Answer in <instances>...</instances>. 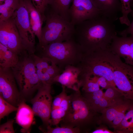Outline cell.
<instances>
[{"instance_id": "16", "label": "cell", "mask_w": 133, "mask_h": 133, "mask_svg": "<svg viewBox=\"0 0 133 133\" xmlns=\"http://www.w3.org/2000/svg\"><path fill=\"white\" fill-rule=\"evenodd\" d=\"M15 119L17 123L22 127L20 132L22 133H30L34 121V115L32 108L25 102L23 99L17 107Z\"/></svg>"}, {"instance_id": "10", "label": "cell", "mask_w": 133, "mask_h": 133, "mask_svg": "<svg viewBox=\"0 0 133 133\" xmlns=\"http://www.w3.org/2000/svg\"><path fill=\"white\" fill-rule=\"evenodd\" d=\"M16 83L11 68L0 66V95L7 102L17 107L23 99Z\"/></svg>"}, {"instance_id": "27", "label": "cell", "mask_w": 133, "mask_h": 133, "mask_svg": "<svg viewBox=\"0 0 133 133\" xmlns=\"http://www.w3.org/2000/svg\"><path fill=\"white\" fill-rule=\"evenodd\" d=\"M121 5L122 16L119 18L121 24H125L129 26L131 23L128 18V14L132 11L131 8L130 0H120Z\"/></svg>"}, {"instance_id": "4", "label": "cell", "mask_w": 133, "mask_h": 133, "mask_svg": "<svg viewBox=\"0 0 133 133\" xmlns=\"http://www.w3.org/2000/svg\"><path fill=\"white\" fill-rule=\"evenodd\" d=\"M18 62L11 69L23 99L30 97L42 83L36 72L31 54L25 50L19 55Z\"/></svg>"}, {"instance_id": "9", "label": "cell", "mask_w": 133, "mask_h": 133, "mask_svg": "<svg viewBox=\"0 0 133 133\" xmlns=\"http://www.w3.org/2000/svg\"><path fill=\"white\" fill-rule=\"evenodd\" d=\"M51 86L42 83L36 94L30 100L34 115L39 117L42 121L43 125L39 128L40 129L49 125L52 102Z\"/></svg>"}, {"instance_id": "12", "label": "cell", "mask_w": 133, "mask_h": 133, "mask_svg": "<svg viewBox=\"0 0 133 133\" xmlns=\"http://www.w3.org/2000/svg\"><path fill=\"white\" fill-rule=\"evenodd\" d=\"M69 9L70 22L75 26L86 20L102 15L90 0H73Z\"/></svg>"}, {"instance_id": "28", "label": "cell", "mask_w": 133, "mask_h": 133, "mask_svg": "<svg viewBox=\"0 0 133 133\" xmlns=\"http://www.w3.org/2000/svg\"><path fill=\"white\" fill-rule=\"evenodd\" d=\"M39 129L43 133H80L79 129L77 128L58 126L53 128L49 125L44 128Z\"/></svg>"}, {"instance_id": "30", "label": "cell", "mask_w": 133, "mask_h": 133, "mask_svg": "<svg viewBox=\"0 0 133 133\" xmlns=\"http://www.w3.org/2000/svg\"><path fill=\"white\" fill-rule=\"evenodd\" d=\"M103 97L109 100H117L124 97L118 90L112 86L106 89Z\"/></svg>"}, {"instance_id": "2", "label": "cell", "mask_w": 133, "mask_h": 133, "mask_svg": "<svg viewBox=\"0 0 133 133\" xmlns=\"http://www.w3.org/2000/svg\"><path fill=\"white\" fill-rule=\"evenodd\" d=\"M69 96L68 109L60 124L61 126L79 129L80 133H88L100 124L98 113L93 110L80 90Z\"/></svg>"}, {"instance_id": "6", "label": "cell", "mask_w": 133, "mask_h": 133, "mask_svg": "<svg viewBox=\"0 0 133 133\" xmlns=\"http://www.w3.org/2000/svg\"><path fill=\"white\" fill-rule=\"evenodd\" d=\"M76 66L80 70V76L104 77L117 89L114 82L112 68L107 59L105 50L83 53L81 62Z\"/></svg>"}, {"instance_id": "29", "label": "cell", "mask_w": 133, "mask_h": 133, "mask_svg": "<svg viewBox=\"0 0 133 133\" xmlns=\"http://www.w3.org/2000/svg\"><path fill=\"white\" fill-rule=\"evenodd\" d=\"M17 107L14 106L5 100L0 95V120L11 113L17 111Z\"/></svg>"}, {"instance_id": "37", "label": "cell", "mask_w": 133, "mask_h": 133, "mask_svg": "<svg viewBox=\"0 0 133 133\" xmlns=\"http://www.w3.org/2000/svg\"><path fill=\"white\" fill-rule=\"evenodd\" d=\"M100 126L97 127L91 133H114V132H112L107 127L101 124Z\"/></svg>"}, {"instance_id": "11", "label": "cell", "mask_w": 133, "mask_h": 133, "mask_svg": "<svg viewBox=\"0 0 133 133\" xmlns=\"http://www.w3.org/2000/svg\"><path fill=\"white\" fill-rule=\"evenodd\" d=\"M0 43L19 55L25 50L11 17L0 22Z\"/></svg>"}, {"instance_id": "23", "label": "cell", "mask_w": 133, "mask_h": 133, "mask_svg": "<svg viewBox=\"0 0 133 133\" xmlns=\"http://www.w3.org/2000/svg\"><path fill=\"white\" fill-rule=\"evenodd\" d=\"M113 129L115 133H133V104L121 122Z\"/></svg>"}, {"instance_id": "5", "label": "cell", "mask_w": 133, "mask_h": 133, "mask_svg": "<svg viewBox=\"0 0 133 133\" xmlns=\"http://www.w3.org/2000/svg\"><path fill=\"white\" fill-rule=\"evenodd\" d=\"M46 23L42 28L41 39L37 45L44 46L54 42H62L74 37L75 26L51 9L45 13Z\"/></svg>"}, {"instance_id": "24", "label": "cell", "mask_w": 133, "mask_h": 133, "mask_svg": "<svg viewBox=\"0 0 133 133\" xmlns=\"http://www.w3.org/2000/svg\"><path fill=\"white\" fill-rule=\"evenodd\" d=\"M20 0H6L0 4V22L12 17L18 8Z\"/></svg>"}, {"instance_id": "20", "label": "cell", "mask_w": 133, "mask_h": 133, "mask_svg": "<svg viewBox=\"0 0 133 133\" xmlns=\"http://www.w3.org/2000/svg\"><path fill=\"white\" fill-rule=\"evenodd\" d=\"M19 55L0 43V66L11 68L19 60Z\"/></svg>"}, {"instance_id": "26", "label": "cell", "mask_w": 133, "mask_h": 133, "mask_svg": "<svg viewBox=\"0 0 133 133\" xmlns=\"http://www.w3.org/2000/svg\"><path fill=\"white\" fill-rule=\"evenodd\" d=\"M79 78L81 83V87H82L83 92L91 93L100 89L98 84L89 77L85 76H79Z\"/></svg>"}, {"instance_id": "31", "label": "cell", "mask_w": 133, "mask_h": 133, "mask_svg": "<svg viewBox=\"0 0 133 133\" xmlns=\"http://www.w3.org/2000/svg\"><path fill=\"white\" fill-rule=\"evenodd\" d=\"M133 104V101H129L120 110L112 122L110 127L114 128L118 125L124 118L125 114Z\"/></svg>"}, {"instance_id": "34", "label": "cell", "mask_w": 133, "mask_h": 133, "mask_svg": "<svg viewBox=\"0 0 133 133\" xmlns=\"http://www.w3.org/2000/svg\"><path fill=\"white\" fill-rule=\"evenodd\" d=\"M14 121L13 119L8 120L5 123L0 126V133H14L13 124Z\"/></svg>"}, {"instance_id": "8", "label": "cell", "mask_w": 133, "mask_h": 133, "mask_svg": "<svg viewBox=\"0 0 133 133\" xmlns=\"http://www.w3.org/2000/svg\"><path fill=\"white\" fill-rule=\"evenodd\" d=\"M11 17L17 29L24 50L30 54L34 53L36 36L32 29L24 0H20L18 6Z\"/></svg>"}, {"instance_id": "14", "label": "cell", "mask_w": 133, "mask_h": 133, "mask_svg": "<svg viewBox=\"0 0 133 133\" xmlns=\"http://www.w3.org/2000/svg\"><path fill=\"white\" fill-rule=\"evenodd\" d=\"M109 50L113 53L123 58L125 63L133 66V37L116 35L113 40Z\"/></svg>"}, {"instance_id": "19", "label": "cell", "mask_w": 133, "mask_h": 133, "mask_svg": "<svg viewBox=\"0 0 133 133\" xmlns=\"http://www.w3.org/2000/svg\"><path fill=\"white\" fill-rule=\"evenodd\" d=\"M130 100L123 97L115 103L102 110L100 116V124H105L110 127L116 116Z\"/></svg>"}, {"instance_id": "35", "label": "cell", "mask_w": 133, "mask_h": 133, "mask_svg": "<svg viewBox=\"0 0 133 133\" xmlns=\"http://www.w3.org/2000/svg\"><path fill=\"white\" fill-rule=\"evenodd\" d=\"M88 77L93 80L97 82L100 86L103 88L107 89L110 87L112 86L109 82L104 77L95 76Z\"/></svg>"}, {"instance_id": "7", "label": "cell", "mask_w": 133, "mask_h": 133, "mask_svg": "<svg viewBox=\"0 0 133 133\" xmlns=\"http://www.w3.org/2000/svg\"><path fill=\"white\" fill-rule=\"evenodd\" d=\"M106 55L112 68L116 88L124 98L133 101V66L123 62L119 56L110 50Z\"/></svg>"}, {"instance_id": "36", "label": "cell", "mask_w": 133, "mask_h": 133, "mask_svg": "<svg viewBox=\"0 0 133 133\" xmlns=\"http://www.w3.org/2000/svg\"><path fill=\"white\" fill-rule=\"evenodd\" d=\"M133 18V10L131 13ZM128 27L124 30L119 31L118 33L121 36H127L130 34L131 36L133 37V19L132 22Z\"/></svg>"}, {"instance_id": "22", "label": "cell", "mask_w": 133, "mask_h": 133, "mask_svg": "<svg viewBox=\"0 0 133 133\" xmlns=\"http://www.w3.org/2000/svg\"><path fill=\"white\" fill-rule=\"evenodd\" d=\"M73 0H49V5L54 11L70 22L69 9Z\"/></svg>"}, {"instance_id": "38", "label": "cell", "mask_w": 133, "mask_h": 133, "mask_svg": "<svg viewBox=\"0 0 133 133\" xmlns=\"http://www.w3.org/2000/svg\"><path fill=\"white\" fill-rule=\"evenodd\" d=\"M6 0H0V4H3Z\"/></svg>"}, {"instance_id": "1", "label": "cell", "mask_w": 133, "mask_h": 133, "mask_svg": "<svg viewBox=\"0 0 133 133\" xmlns=\"http://www.w3.org/2000/svg\"><path fill=\"white\" fill-rule=\"evenodd\" d=\"M114 22L101 15L75 26L74 38L83 53L109 48L113 39L117 35Z\"/></svg>"}, {"instance_id": "25", "label": "cell", "mask_w": 133, "mask_h": 133, "mask_svg": "<svg viewBox=\"0 0 133 133\" xmlns=\"http://www.w3.org/2000/svg\"><path fill=\"white\" fill-rule=\"evenodd\" d=\"M120 99L117 100H109L102 97L88 102L93 110L98 113H100L102 110L115 103Z\"/></svg>"}, {"instance_id": "21", "label": "cell", "mask_w": 133, "mask_h": 133, "mask_svg": "<svg viewBox=\"0 0 133 133\" xmlns=\"http://www.w3.org/2000/svg\"><path fill=\"white\" fill-rule=\"evenodd\" d=\"M69 96L66 94L65 96L59 107L51 110L49 125L58 126L65 115L69 104Z\"/></svg>"}, {"instance_id": "33", "label": "cell", "mask_w": 133, "mask_h": 133, "mask_svg": "<svg viewBox=\"0 0 133 133\" xmlns=\"http://www.w3.org/2000/svg\"><path fill=\"white\" fill-rule=\"evenodd\" d=\"M62 90L61 92L56 96L52 101L51 110L58 108L65 95L67 94L66 87L62 86Z\"/></svg>"}, {"instance_id": "18", "label": "cell", "mask_w": 133, "mask_h": 133, "mask_svg": "<svg viewBox=\"0 0 133 133\" xmlns=\"http://www.w3.org/2000/svg\"><path fill=\"white\" fill-rule=\"evenodd\" d=\"M24 1L28 12L32 29L39 43L41 39L42 26L44 21L31 0H24Z\"/></svg>"}, {"instance_id": "15", "label": "cell", "mask_w": 133, "mask_h": 133, "mask_svg": "<svg viewBox=\"0 0 133 133\" xmlns=\"http://www.w3.org/2000/svg\"><path fill=\"white\" fill-rule=\"evenodd\" d=\"M80 70L76 66L69 65L66 66L63 72L56 77L54 83L58 82L62 86L77 91L80 90L81 83L79 79Z\"/></svg>"}, {"instance_id": "13", "label": "cell", "mask_w": 133, "mask_h": 133, "mask_svg": "<svg viewBox=\"0 0 133 133\" xmlns=\"http://www.w3.org/2000/svg\"><path fill=\"white\" fill-rule=\"evenodd\" d=\"M31 55L40 81L43 83L52 85L54 78L63 71L48 58L39 56L34 53Z\"/></svg>"}, {"instance_id": "32", "label": "cell", "mask_w": 133, "mask_h": 133, "mask_svg": "<svg viewBox=\"0 0 133 133\" xmlns=\"http://www.w3.org/2000/svg\"><path fill=\"white\" fill-rule=\"evenodd\" d=\"M33 5L46 20L45 13L49 5V0H31Z\"/></svg>"}, {"instance_id": "39", "label": "cell", "mask_w": 133, "mask_h": 133, "mask_svg": "<svg viewBox=\"0 0 133 133\" xmlns=\"http://www.w3.org/2000/svg\"><path fill=\"white\" fill-rule=\"evenodd\" d=\"M131 0V7L132 6L133 7V0Z\"/></svg>"}, {"instance_id": "3", "label": "cell", "mask_w": 133, "mask_h": 133, "mask_svg": "<svg viewBox=\"0 0 133 133\" xmlns=\"http://www.w3.org/2000/svg\"><path fill=\"white\" fill-rule=\"evenodd\" d=\"M36 50L38 53L36 55L49 59L63 71L68 66H77L83 54L74 37L63 42H53L42 46L37 45Z\"/></svg>"}, {"instance_id": "17", "label": "cell", "mask_w": 133, "mask_h": 133, "mask_svg": "<svg viewBox=\"0 0 133 133\" xmlns=\"http://www.w3.org/2000/svg\"><path fill=\"white\" fill-rule=\"evenodd\" d=\"M101 15L114 22L118 19L119 13L121 11L120 0H90Z\"/></svg>"}]
</instances>
